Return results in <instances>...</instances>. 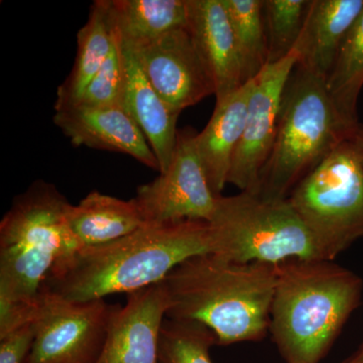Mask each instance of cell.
Listing matches in <instances>:
<instances>
[{
    "label": "cell",
    "instance_id": "24",
    "mask_svg": "<svg viewBox=\"0 0 363 363\" xmlns=\"http://www.w3.org/2000/svg\"><path fill=\"white\" fill-rule=\"evenodd\" d=\"M213 332L194 321L164 320L159 344V363H212Z\"/></svg>",
    "mask_w": 363,
    "mask_h": 363
},
{
    "label": "cell",
    "instance_id": "19",
    "mask_svg": "<svg viewBox=\"0 0 363 363\" xmlns=\"http://www.w3.org/2000/svg\"><path fill=\"white\" fill-rule=\"evenodd\" d=\"M116 35L109 0L91 6L87 23L77 33V54L73 69L57 90L55 111L77 104L85 88L111 54Z\"/></svg>",
    "mask_w": 363,
    "mask_h": 363
},
{
    "label": "cell",
    "instance_id": "16",
    "mask_svg": "<svg viewBox=\"0 0 363 363\" xmlns=\"http://www.w3.org/2000/svg\"><path fill=\"white\" fill-rule=\"evenodd\" d=\"M363 11V0H312L298 40V65L326 79L346 35Z\"/></svg>",
    "mask_w": 363,
    "mask_h": 363
},
{
    "label": "cell",
    "instance_id": "26",
    "mask_svg": "<svg viewBox=\"0 0 363 363\" xmlns=\"http://www.w3.org/2000/svg\"><path fill=\"white\" fill-rule=\"evenodd\" d=\"M35 337L32 321L0 338V363H26Z\"/></svg>",
    "mask_w": 363,
    "mask_h": 363
},
{
    "label": "cell",
    "instance_id": "13",
    "mask_svg": "<svg viewBox=\"0 0 363 363\" xmlns=\"http://www.w3.org/2000/svg\"><path fill=\"white\" fill-rule=\"evenodd\" d=\"M55 125L75 147L121 152L160 172L147 138L123 106H71L55 111Z\"/></svg>",
    "mask_w": 363,
    "mask_h": 363
},
{
    "label": "cell",
    "instance_id": "2",
    "mask_svg": "<svg viewBox=\"0 0 363 363\" xmlns=\"http://www.w3.org/2000/svg\"><path fill=\"white\" fill-rule=\"evenodd\" d=\"M277 281L278 264H240L215 253L191 257L162 281L167 319L204 325L219 345L262 340L269 331Z\"/></svg>",
    "mask_w": 363,
    "mask_h": 363
},
{
    "label": "cell",
    "instance_id": "11",
    "mask_svg": "<svg viewBox=\"0 0 363 363\" xmlns=\"http://www.w3.org/2000/svg\"><path fill=\"white\" fill-rule=\"evenodd\" d=\"M123 45L131 50L145 77L173 111L181 113L215 95L213 79L187 28L142 44Z\"/></svg>",
    "mask_w": 363,
    "mask_h": 363
},
{
    "label": "cell",
    "instance_id": "20",
    "mask_svg": "<svg viewBox=\"0 0 363 363\" xmlns=\"http://www.w3.org/2000/svg\"><path fill=\"white\" fill-rule=\"evenodd\" d=\"M124 44L135 45L187 28L188 0H109Z\"/></svg>",
    "mask_w": 363,
    "mask_h": 363
},
{
    "label": "cell",
    "instance_id": "22",
    "mask_svg": "<svg viewBox=\"0 0 363 363\" xmlns=\"http://www.w3.org/2000/svg\"><path fill=\"white\" fill-rule=\"evenodd\" d=\"M262 0H223L238 47L245 83L269 65Z\"/></svg>",
    "mask_w": 363,
    "mask_h": 363
},
{
    "label": "cell",
    "instance_id": "15",
    "mask_svg": "<svg viewBox=\"0 0 363 363\" xmlns=\"http://www.w3.org/2000/svg\"><path fill=\"white\" fill-rule=\"evenodd\" d=\"M255 78L233 94L216 101L213 114L201 133L196 135V149L212 192L221 196L243 131L255 88Z\"/></svg>",
    "mask_w": 363,
    "mask_h": 363
},
{
    "label": "cell",
    "instance_id": "14",
    "mask_svg": "<svg viewBox=\"0 0 363 363\" xmlns=\"http://www.w3.org/2000/svg\"><path fill=\"white\" fill-rule=\"evenodd\" d=\"M187 28L213 79L216 101L245 84L223 0H188Z\"/></svg>",
    "mask_w": 363,
    "mask_h": 363
},
{
    "label": "cell",
    "instance_id": "28",
    "mask_svg": "<svg viewBox=\"0 0 363 363\" xmlns=\"http://www.w3.org/2000/svg\"><path fill=\"white\" fill-rule=\"evenodd\" d=\"M353 140L357 143L358 150H359L360 154L363 157V125L359 124L357 130H355L354 135H353Z\"/></svg>",
    "mask_w": 363,
    "mask_h": 363
},
{
    "label": "cell",
    "instance_id": "6",
    "mask_svg": "<svg viewBox=\"0 0 363 363\" xmlns=\"http://www.w3.org/2000/svg\"><path fill=\"white\" fill-rule=\"evenodd\" d=\"M215 255L248 264L320 259L311 234L286 200L272 201L240 192L217 199L211 221Z\"/></svg>",
    "mask_w": 363,
    "mask_h": 363
},
{
    "label": "cell",
    "instance_id": "27",
    "mask_svg": "<svg viewBox=\"0 0 363 363\" xmlns=\"http://www.w3.org/2000/svg\"><path fill=\"white\" fill-rule=\"evenodd\" d=\"M341 363H363V343L357 351Z\"/></svg>",
    "mask_w": 363,
    "mask_h": 363
},
{
    "label": "cell",
    "instance_id": "4",
    "mask_svg": "<svg viewBox=\"0 0 363 363\" xmlns=\"http://www.w3.org/2000/svg\"><path fill=\"white\" fill-rule=\"evenodd\" d=\"M355 272L320 259L278 264L269 331L286 363H320L362 304Z\"/></svg>",
    "mask_w": 363,
    "mask_h": 363
},
{
    "label": "cell",
    "instance_id": "8",
    "mask_svg": "<svg viewBox=\"0 0 363 363\" xmlns=\"http://www.w3.org/2000/svg\"><path fill=\"white\" fill-rule=\"evenodd\" d=\"M116 305L72 302L40 290L33 318L35 342L26 363H95Z\"/></svg>",
    "mask_w": 363,
    "mask_h": 363
},
{
    "label": "cell",
    "instance_id": "3",
    "mask_svg": "<svg viewBox=\"0 0 363 363\" xmlns=\"http://www.w3.org/2000/svg\"><path fill=\"white\" fill-rule=\"evenodd\" d=\"M71 206L56 186L35 181L0 222V338L33 321L48 274L81 250L68 223Z\"/></svg>",
    "mask_w": 363,
    "mask_h": 363
},
{
    "label": "cell",
    "instance_id": "5",
    "mask_svg": "<svg viewBox=\"0 0 363 363\" xmlns=\"http://www.w3.org/2000/svg\"><path fill=\"white\" fill-rule=\"evenodd\" d=\"M358 126L341 116L325 79L296 66L284 91L276 140L255 194L272 201L288 199L296 186L339 143L354 135Z\"/></svg>",
    "mask_w": 363,
    "mask_h": 363
},
{
    "label": "cell",
    "instance_id": "21",
    "mask_svg": "<svg viewBox=\"0 0 363 363\" xmlns=\"http://www.w3.org/2000/svg\"><path fill=\"white\" fill-rule=\"evenodd\" d=\"M325 84L343 118L359 125L357 101L363 87V11L346 35Z\"/></svg>",
    "mask_w": 363,
    "mask_h": 363
},
{
    "label": "cell",
    "instance_id": "7",
    "mask_svg": "<svg viewBox=\"0 0 363 363\" xmlns=\"http://www.w3.org/2000/svg\"><path fill=\"white\" fill-rule=\"evenodd\" d=\"M322 259L363 238V157L353 135L339 143L288 197Z\"/></svg>",
    "mask_w": 363,
    "mask_h": 363
},
{
    "label": "cell",
    "instance_id": "17",
    "mask_svg": "<svg viewBox=\"0 0 363 363\" xmlns=\"http://www.w3.org/2000/svg\"><path fill=\"white\" fill-rule=\"evenodd\" d=\"M123 51L126 72L123 107L147 138L159 162V174L162 173L168 169L175 152L180 113L173 111L155 90L131 50L123 45Z\"/></svg>",
    "mask_w": 363,
    "mask_h": 363
},
{
    "label": "cell",
    "instance_id": "25",
    "mask_svg": "<svg viewBox=\"0 0 363 363\" xmlns=\"http://www.w3.org/2000/svg\"><path fill=\"white\" fill-rule=\"evenodd\" d=\"M114 26L116 35L111 54L85 88L77 104L73 106L90 108L123 106L126 82L125 61L123 39L116 26Z\"/></svg>",
    "mask_w": 363,
    "mask_h": 363
},
{
    "label": "cell",
    "instance_id": "9",
    "mask_svg": "<svg viewBox=\"0 0 363 363\" xmlns=\"http://www.w3.org/2000/svg\"><path fill=\"white\" fill-rule=\"evenodd\" d=\"M194 130H178L173 159L166 171L138 189L133 198L147 224L186 220L210 222L216 196L208 183L196 149Z\"/></svg>",
    "mask_w": 363,
    "mask_h": 363
},
{
    "label": "cell",
    "instance_id": "23",
    "mask_svg": "<svg viewBox=\"0 0 363 363\" xmlns=\"http://www.w3.org/2000/svg\"><path fill=\"white\" fill-rule=\"evenodd\" d=\"M269 64L295 51L307 18L311 0H264Z\"/></svg>",
    "mask_w": 363,
    "mask_h": 363
},
{
    "label": "cell",
    "instance_id": "1",
    "mask_svg": "<svg viewBox=\"0 0 363 363\" xmlns=\"http://www.w3.org/2000/svg\"><path fill=\"white\" fill-rule=\"evenodd\" d=\"M212 252L208 222L147 224L106 245L81 248L55 266L40 290L72 302L128 295L161 283L185 260Z\"/></svg>",
    "mask_w": 363,
    "mask_h": 363
},
{
    "label": "cell",
    "instance_id": "18",
    "mask_svg": "<svg viewBox=\"0 0 363 363\" xmlns=\"http://www.w3.org/2000/svg\"><path fill=\"white\" fill-rule=\"evenodd\" d=\"M68 223L81 248L106 245L147 225L135 199L92 191L70 207Z\"/></svg>",
    "mask_w": 363,
    "mask_h": 363
},
{
    "label": "cell",
    "instance_id": "10",
    "mask_svg": "<svg viewBox=\"0 0 363 363\" xmlns=\"http://www.w3.org/2000/svg\"><path fill=\"white\" fill-rule=\"evenodd\" d=\"M298 59L300 55L295 49L286 58L269 64L255 77L245 131L227 181L240 192L257 193L259 189L260 175L276 140L284 91Z\"/></svg>",
    "mask_w": 363,
    "mask_h": 363
},
{
    "label": "cell",
    "instance_id": "12",
    "mask_svg": "<svg viewBox=\"0 0 363 363\" xmlns=\"http://www.w3.org/2000/svg\"><path fill=\"white\" fill-rule=\"evenodd\" d=\"M164 283L128 295L112 311L104 347L95 363H159L160 335L169 310Z\"/></svg>",
    "mask_w": 363,
    "mask_h": 363
}]
</instances>
